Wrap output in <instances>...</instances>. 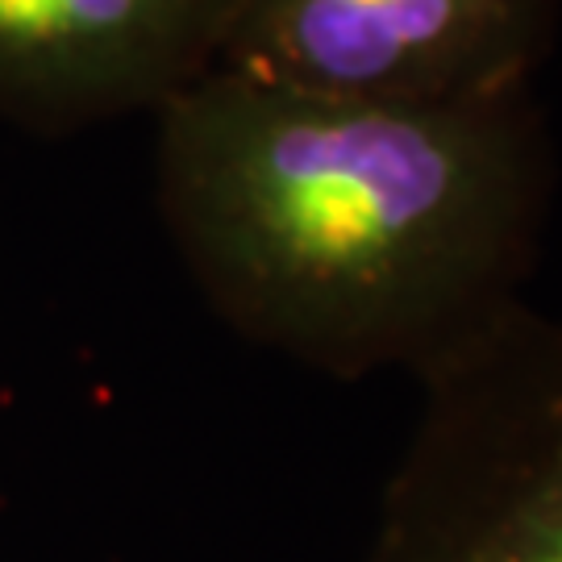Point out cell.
Returning a JSON list of instances; mask_svg holds the SVG:
<instances>
[{"label": "cell", "instance_id": "1", "mask_svg": "<svg viewBox=\"0 0 562 562\" xmlns=\"http://www.w3.org/2000/svg\"><path fill=\"white\" fill-rule=\"evenodd\" d=\"M155 121L167 238L255 346L422 380L525 301L554 201L538 83L355 104L209 71Z\"/></svg>", "mask_w": 562, "mask_h": 562}, {"label": "cell", "instance_id": "2", "mask_svg": "<svg viewBox=\"0 0 562 562\" xmlns=\"http://www.w3.org/2000/svg\"><path fill=\"white\" fill-rule=\"evenodd\" d=\"M417 383L359 562H562V317L521 301Z\"/></svg>", "mask_w": 562, "mask_h": 562}, {"label": "cell", "instance_id": "3", "mask_svg": "<svg viewBox=\"0 0 562 562\" xmlns=\"http://www.w3.org/2000/svg\"><path fill=\"white\" fill-rule=\"evenodd\" d=\"M562 0H229L213 71L317 101L454 104L538 80Z\"/></svg>", "mask_w": 562, "mask_h": 562}, {"label": "cell", "instance_id": "4", "mask_svg": "<svg viewBox=\"0 0 562 562\" xmlns=\"http://www.w3.org/2000/svg\"><path fill=\"white\" fill-rule=\"evenodd\" d=\"M229 0H0V117L30 134L159 113L217 63Z\"/></svg>", "mask_w": 562, "mask_h": 562}]
</instances>
